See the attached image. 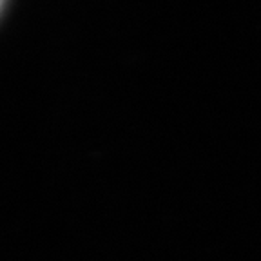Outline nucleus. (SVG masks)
Segmentation results:
<instances>
[{
  "mask_svg": "<svg viewBox=\"0 0 261 261\" xmlns=\"http://www.w3.org/2000/svg\"><path fill=\"white\" fill-rule=\"evenodd\" d=\"M2 4H4V0H0V9H2Z\"/></svg>",
  "mask_w": 261,
  "mask_h": 261,
  "instance_id": "f257e3e1",
  "label": "nucleus"
}]
</instances>
